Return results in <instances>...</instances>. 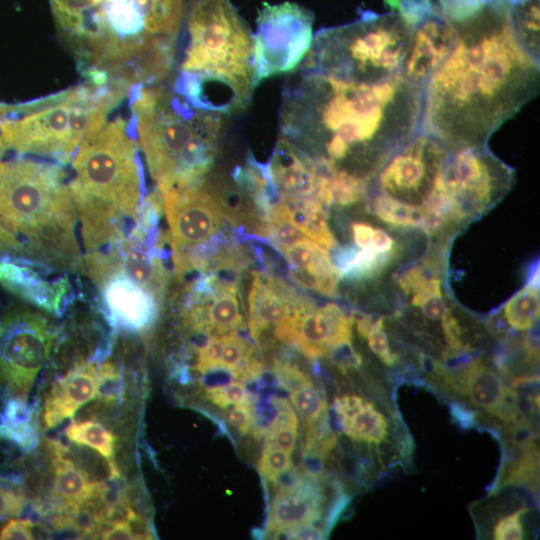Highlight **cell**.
<instances>
[{
    "mask_svg": "<svg viewBox=\"0 0 540 540\" xmlns=\"http://www.w3.org/2000/svg\"><path fill=\"white\" fill-rule=\"evenodd\" d=\"M454 25L455 45L423 87L420 127L450 150L484 145L540 80L539 58L520 43L505 2Z\"/></svg>",
    "mask_w": 540,
    "mask_h": 540,
    "instance_id": "1",
    "label": "cell"
},
{
    "mask_svg": "<svg viewBox=\"0 0 540 540\" xmlns=\"http://www.w3.org/2000/svg\"><path fill=\"white\" fill-rule=\"evenodd\" d=\"M299 68L284 91L280 126L287 141L319 147L317 162L339 169L357 156L382 168L419 133L423 88L403 75L362 81Z\"/></svg>",
    "mask_w": 540,
    "mask_h": 540,
    "instance_id": "2",
    "label": "cell"
},
{
    "mask_svg": "<svg viewBox=\"0 0 540 540\" xmlns=\"http://www.w3.org/2000/svg\"><path fill=\"white\" fill-rule=\"evenodd\" d=\"M61 34L86 73L149 86L173 65L184 0H50Z\"/></svg>",
    "mask_w": 540,
    "mask_h": 540,
    "instance_id": "3",
    "label": "cell"
},
{
    "mask_svg": "<svg viewBox=\"0 0 540 540\" xmlns=\"http://www.w3.org/2000/svg\"><path fill=\"white\" fill-rule=\"evenodd\" d=\"M187 44L175 91L193 106L225 116L255 88L253 34L230 0H184Z\"/></svg>",
    "mask_w": 540,
    "mask_h": 540,
    "instance_id": "4",
    "label": "cell"
},
{
    "mask_svg": "<svg viewBox=\"0 0 540 540\" xmlns=\"http://www.w3.org/2000/svg\"><path fill=\"white\" fill-rule=\"evenodd\" d=\"M69 183L87 253L107 249L135 227L144 180L137 144L118 117L87 137L72 162Z\"/></svg>",
    "mask_w": 540,
    "mask_h": 540,
    "instance_id": "5",
    "label": "cell"
},
{
    "mask_svg": "<svg viewBox=\"0 0 540 540\" xmlns=\"http://www.w3.org/2000/svg\"><path fill=\"white\" fill-rule=\"evenodd\" d=\"M136 90L131 109L139 146L160 193L202 179L213 163L225 115L197 108L163 87Z\"/></svg>",
    "mask_w": 540,
    "mask_h": 540,
    "instance_id": "6",
    "label": "cell"
},
{
    "mask_svg": "<svg viewBox=\"0 0 540 540\" xmlns=\"http://www.w3.org/2000/svg\"><path fill=\"white\" fill-rule=\"evenodd\" d=\"M77 220L69 183L59 166L28 159L0 163V223L26 240L28 253L44 264L77 268Z\"/></svg>",
    "mask_w": 540,
    "mask_h": 540,
    "instance_id": "7",
    "label": "cell"
},
{
    "mask_svg": "<svg viewBox=\"0 0 540 540\" xmlns=\"http://www.w3.org/2000/svg\"><path fill=\"white\" fill-rule=\"evenodd\" d=\"M129 91L113 83L88 80L65 93L36 103L31 112L0 125L4 147L49 156L67 163L80 144L106 124L109 112Z\"/></svg>",
    "mask_w": 540,
    "mask_h": 540,
    "instance_id": "8",
    "label": "cell"
},
{
    "mask_svg": "<svg viewBox=\"0 0 540 540\" xmlns=\"http://www.w3.org/2000/svg\"><path fill=\"white\" fill-rule=\"evenodd\" d=\"M412 31L413 27L398 13L365 11L351 23L317 32L299 66L362 81L399 76Z\"/></svg>",
    "mask_w": 540,
    "mask_h": 540,
    "instance_id": "9",
    "label": "cell"
},
{
    "mask_svg": "<svg viewBox=\"0 0 540 540\" xmlns=\"http://www.w3.org/2000/svg\"><path fill=\"white\" fill-rule=\"evenodd\" d=\"M253 35L254 86L266 78L293 71L304 60L313 40V15L303 6L263 3Z\"/></svg>",
    "mask_w": 540,
    "mask_h": 540,
    "instance_id": "10",
    "label": "cell"
},
{
    "mask_svg": "<svg viewBox=\"0 0 540 540\" xmlns=\"http://www.w3.org/2000/svg\"><path fill=\"white\" fill-rule=\"evenodd\" d=\"M162 196L174 265L179 272L190 271L196 256L212 244L223 225L222 199L202 179L171 188Z\"/></svg>",
    "mask_w": 540,
    "mask_h": 540,
    "instance_id": "11",
    "label": "cell"
},
{
    "mask_svg": "<svg viewBox=\"0 0 540 540\" xmlns=\"http://www.w3.org/2000/svg\"><path fill=\"white\" fill-rule=\"evenodd\" d=\"M53 340L50 325L39 314L13 311L0 322V373L14 397L27 398Z\"/></svg>",
    "mask_w": 540,
    "mask_h": 540,
    "instance_id": "12",
    "label": "cell"
},
{
    "mask_svg": "<svg viewBox=\"0 0 540 540\" xmlns=\"http://www.w3.org/2000/svg\"><path fill=\"white\" fill-rule=\"evenodd\" d=\"M512 171L484 145L450 150L440 173L439 186L467 212H480L512 182Z\"/></svg>",
    "mask_w": 540,
    "mask_h": 540,
    "instance_id": "13",
    "label": "cell"
},
{
    "mask_svg": "<svg viewBox=\"0 0 540 540\" xmlns=\"http://www.w3.org/2000/svg\"><path fill=\"white\" fill-rule=\"evenodd\" d=\"M450 149L434 136L419 132L381 168L378 186L393 197L413 198L432 191Z\"/></svg>",
    "mask_w": 540,
    "mask_h": 540,
    "instance_id": "14",
    "label": "cell"
},
{
    "mask_svg": "<svg viewBox=\"0 0 540 540\" xmlns=\"http://www.w3.org/2000/svg\"><path fill=\"white\" fill-rule=\"evenodd\" d=\"M352 320L334 303L315 307L303 299L274 329L282 342L299 348L306 356L318 358L351 343Z\"/></svg>",
    "mask_w": 540,
    "mask_h": 540,
    "instance_id": "15",
    "label": "cell"
},
{
    "mask_svg": "<svg viewBox=\"0 0 540 540\" xmlns=\"http://www.w3.org/2000/svg\"><path fill=\"white\" fill-rule=\"evenodd\" d=\"M450 390L462 395L473 406L484 410L506 426L521 418L517 411L516 392L483 360L474 359L452 373Z\"/></svg>",
    "mask_w": 540,
    "mask_h": 540,
    "instance_id": "16",
    "label": "cell"
},
{
    "mask_svg": "<svg viewBox=\"0 0 540 540\" xmlns=\"http://www.w3.org/2000/svg\"><path fill=\"white\" fill-rule=\"evenodd\" d=\"M402 75L424 87L432 73L453 49L457 30L439 11L415 24Z\"/></svg>",
    "mask_w": 540,
    "mask_h": 540,
    "instance_id": "17",
    "label": "cell"
},
{
    "mask_svg": "<svg viewBox=\"0 0 540 540\" xmlns=\"http://www.w3.org/2000/svg\"><path fill=\"white\" fill-rule=\"evenodd\" d=\"M325 494L315 476L299 477L281 487L273 498L268 519V530L288 533L317 522L323 513Z\"/></svg>",
    "mask_w": 540,
    "mask_h": 540,
    "instance_id": "18",
    "label": "cell"
},
{
    "mask_svg": "<svg viewBox=\"0 0 540 540\" xmlns=\"http://www.w3.org/2000/svg\"><path fill=\"white\" fill-rule=\"evenodd\" d=\"M100 287L109 317L117 327L139 332L156 318L157 299L132 279L114 275Z\"/></svg>",
    "mask_w": 540,
    "mask_h": 540,
    "instance_id": "19",
    "label": "cell"
},
{
    "mask_svg": "<svg viewBox=\"0 0 540 540\" xmlns=\"http://www.w3.org/2000/svg\"><path fill=\"white\" fill-rule=\"evenodd\" d=\"M304 298L298 297L281 279L254 272L248 292V325L252 338L276 326Z\"/></svg>",
    "mask_w": 540,
    "mask_h": 540,
    "instance_id": "20",
    "label": "cell"
},
{
    "mask_svg": "<svg viewBox=\"0 0 540 540\" xmlns=\"http://www.w3.org/2000/svg\"><path fill=\"white\" fill-rule=\"evenodd\" d=\"M97 368L93 362L80 363L55 381L46 395L43 423L53 428L96 396Z\"/></svg>",
    "mask_w": 540,
    "mask_h": 540,
    "instance_id": "21",
    "label": "cell"
},
{
    "mask_svg": "<svg viewBox=\"0 0 540 540\" xmlns=\"http://www.w3.org/2000/svg\"><path fill=\"white\" fill-rule=\"evenodd\" d=\"M0 283L50 313L60 314L68 301L70 287L67 279H47L34 269L13 261H0Z\"/></svg>",
    "mask_w": 540,
    "mask_h": 540,
    "instance_id": "22",
    "label": "cell"
},
{
    "mask_svg": "<svg viewBox=\"0 0 540 540\" xmlns=\"http://www.w3.org/2000/svg\"><path fill=\"white\" fill-rule=\"evenodd\" d=\"M277 248L291 265V277L297 284L327 296L336 294L340 275L324 247L307 237Z\"/></svg>",
    "mask_w": 540,
    "mask_h": 540,
    "instance_id": "23",
    "label": "cell"
},
{
    "mask_svg": "<svg viewBox=\"0 0 540 540\" xmlns=\"http://www.w3.org/2000/svg\"><path fill=\"white\" fill-rule=\"evenodd\" d=\"M333 409L342 431L354 441L379 444L388 435V422L375 406L358 395L334 400Z\"/></svg>",
    "mask_w": 540,
    "mask_h": 540,
    "instance_id": "24",
    "label": "cell"
},
{
    "mask_svg": "<svg viewBox=\"0 0 540 540\" xmlns=\"http://www.w3.org/2000/svg\"><path fill=\"white\" fill-rule=\"evenodd\" d=\"M53 469L51 493L67 507L90 498L97 481H92L70 458L65 446L58 441H47Z\"/></svg>",
    "mask_w": 540,
    "mask_h": 540,
    "instance_id": "25",
    "label": "cell"
},
{
    "mask_svg": "<svg viewBox=\"0 0 540 540\" xmlns=\"http://www.w3.org/2000/svg\"><path fill=\"white\" fill-rule=\"evenodd\" d=\"M539 271H535L528 284L504 306L506 324L517 331L530 329L539 318Z\"/></svg>",
    "mask_w": 540,
    "mask_h": 540,
    "instance_id": "26",
    "label": "cell"
},
{
    "mask_svg": "<svg viewBox=\"0 0 540 540\" xmlns=\"http://www.w3.org/2000/svg\"><path fill=\"white\" fill-rule=\"evenodd\" d=\"M65 455L70 458L92 481L105 482L120 478L119 470L109 457L97 450L81 444L65 447Z\"/></svg>",
    "mask_w": 540,
    "mask_h": 540,
    "instance_id": "27",
    "label": "cell"
},
{
    "mask_svg": "<svg viewBox=\"0 0 540 540\" xmlns=\"http://www.w3.org/2000/svg\"><path fill=\"white\" fill-rule=\"evenodd\" d=\"M373 212L383 221L402 227L421 226L423 208L400 200L391 195L380 193L372 203Z\"/></svg>",
    "mask_w": 540,
    "mask_h": 540,
    "instance_id": "28",
    "label": "cell"
},
{
    "mask_svg": "<svg viewBox=\"0 0 540 540\" xmlns=\"http://www.w3.org/2000/svg\"><path fill=\"white\" fill-rule=\"evenodd\" d=\"M273 404L277 414L270 424L266 443L292 454L298 437L297 416L286 400L274 399Z\"/></svg>",
    "mask_w": 540,
    "mask_h": 540,
    "instance_id": "29",
    "label": "cell"
},
{
    "mask_svg": "<svg viewBox=\"0 0 540 540\" xmlns=\"http://www.w3.org/2000/svg\"><path fill=\"white\" fill-rule=\"evenodd\" d=\"M65 434L70 441L91 447L106 457L114 455L116 438L98 422L86 420L71 423Z\"/></svg>",
    "mask_w": 540,
    "mask_h": 540,
    "instance_id": "30",
    "label": "cell"
},
{
    "mask_svg": "<svg viewBox=\"0 0 540 540\" xmlns=\"http://www.w3.org/2000/svg\"><path fill=\"white\" fill-rule=\"evenodd\" d=\"M392 252H378L373 248L356 250L351 259L338 270L340 277L363 279L375 276L392 260Z\"/></svg>",
    "mask_w": 540,
    "mask_h": 540,
    "instance_id": "31",
    "label": "cell"
},
{
    "mask_svg": "<svg viewBox=\"0 0 540 540\" xmlns=\"http://www.w3.org/2000/svg\"><path fill=\"white\" fill-rule=\"evenodd\" d=\"M305 428L304 455L320 460L327 457L337 443L336 435L329 424L328 413L305 425Z\"/></svg>",
    "mask_w": 540,
    "mask_h": 540,
    "instance_id": "32",
    "label": "cell"
},
{
    "mask_svg": "<svg viewBox=\"0 0 540 540\" xmlns=\"http://www.w3.org/2000/svg\"><path fill=\"white\" fill-rule=\"evenodd\" d=\"M334 202L348 206L362 199L368 184V177L352 174L343 169H330Z\"/></svg>",
    "mask_w": 540,
    "mask_h": 540,
    "instance_id": "33",
    "label": "cell"
},
{
    "mask_svg": "<svg viewBox=\"0 0 540 540\" xmlns=\"http://www.w3.org/2000/svg\"><path fill=\"white\" fill-rule=\"evenodd\" d=\"M294 408L302 417L305 425L327 413V402L313 383L306 384L289 392Z\"/></svg>",
    "mask_w": 540,
    "mask_h": 540,
    "instance_id": "34",
    "label": "cell"
},
{
    "mask_svg": "<svg viewBox=\"0 0 540 540\" xmlns=\"http://www.w3.org/2000/svg\"><path fill=\"white\" fill-rule=\"evenodd\" d=\"M124 377L112 363H103L97 373L96 396L106 406L121 403L124 399Z\"/></svg>",
    "mask_w": 540,
    "mask_h": 540,
    "instance_id": "35",
    "label": "cell"
},
{
    "mask_svg": "<svg viewBox=\"0 0 540 540\" xmlns=\"http://www.w3.org/2000/svg\"><path fill=\"white\" fill-rule=\"evenodd\" d=\"M292 466L290 453L266 443L259 462V471L265 479L277 482Z\"/></svg>",
    "mask_w": 540,
    "mask_h": 540,
    "instance_id": "36",
    "label": "cell"
},
{
    "mask_svg": "<svg viewBox=\"0 0 540 540\" xmlns=\"http://www.w3.org/2000/svg\"><path fill=\"white\" fill-rule=\"evenodd\" d=\"M206 398L220 408H228L234 405L253 404L251 395L244 384L232 382L222 386H214L206 389Z\"/></svg>",
    "mask_w": 540,
    "mask_h": 540,
    "instance_id": "37",
    "label": "cell"
},
{
    "mask_svg": "<svg viewBox=\"0 0 540 540\" xmlns=\"http://www.w3.org/2000/svg\"><path fill=\"white\" fill-rule=\"evenodd\" d=\"M442 15L452 24L459 23L488 5L506 0H437Z\"/></svg>",
    "mask_w": 540,
    "mask_h": 540,
    "instance_id": "38",
    "label": "cell"
},
{
    "mask_svg": "<svg viewBox=\"0 0 540 540\" xmlns=\"http://www.w3.org/2000/svg\"><path fill=\"white\" fill-rule=\"evenodd\" d=\"M392 12L401 15L411 26L439 11L434 0H384Z\"/></svg>",
    "mask_w": 540,
    "mask_h": 540,
    "instance_id": "39",
    "label": "cell"
},
{
    "mask_svg": "<svg viewBox=\"0 0 540 540\" xmlns=\"http://www.w3.org/2000/svg\"><path fill=\"white\" fill-rule=\"evenodd\" d=\"M0 439L10 440L25 451L35 449L39 443L37 420L13 427L0 426Z\"/></svg>",
    "mask_w": 540,
    "mask_h": 540,
    "instance_id": "40",
    "label": "cell"
},
{
    "mask_svg": "<svg viewBox=\"0 0 540 540\" xmlns=\"http://www.w3.org/2000/svg\"><path fill=\"white\" fill-rule=\"evenodd\" d=\"M527 512L526 507L502 517L493 528V538L496 540H521L524 538V528L521 522Z\"/></svg>",
    "mask_w": 540,
    "mask_h": 540,
    "instance_id": "41",
    "label": "cell"
},
{
    "mask_svg": "<svg viewBox=\"0 0 540 540\" xmlns=\"http://www.w3.org/2000/svg\"><path fill=\"white\" fill-rule=\"evenodd\" d=\"M222 345V336L212 335L208 341L198 349L195 366L198 372L207 373L219 369Z\"/></svg>",
    "mask_w": 540,
    "mask_h": 540,
    "instance_id": "42",
    "label": "cell"
},
{
    "mask_svg": "<svg viewBox=\"0 0 540 540\" xmlns=\"http://www.w3.org/2000/svg\"><path fill=\"white\" fill-rule=\"evenodd\" d=\"M274 372L280 384L289 392L312 383V380L306 374L289 363H277L274 366Z\"/></svg>",
    "mask_w": 540,
    "mask_h": 540,
    "instance_id": "43",
    "label": "cell"
},
{
    "mask_svg": "<svg viewBox=\"0 0 540 540\" xmlns=\"http://www.w3.org/2000/svg\"><path fill=\"white\" fill-rule=\"evenodd\" d=\"M254 405H234L226 412L227 422L241 434H247L254 428Z\"/></svg>",
    "mask_w": 540,
    "mask_h": 540,
    "instance_id": "44",
    "label": "cell"
},
{
    "mask_svg": "<svg viewBox=\"0 0 540 540\" xmlns=\"http://www.w3.org/2000/svg\"><path fill=\"white\" fill-rule=\"evenodd\" d=\"M378 328L368 337V345L371 351L387 366H393L397 362V355L392 351L387 334Z\"/></svg>",
    "mask_w": 540,
    "mask_h": 540,
    "instance_id": "45",
    "label": "cell"
},
{
    "mask_svg": "<svg viewBox=\"0 0 540 540\" xmlns=\"http://www.w3.org/2000/svg\"><path fill=\"white\" fill-rule=\"evenodd\" d=\"M34 523L30 519H12L0 531L2 540H31L34 539Z\"/></svg>",
    "mask_w": 540,
    "mask_h": 540,
    "instance_id": "46",
    "label": "cell"
},
{
    "mask_svg": "<svg viewBox=\"0 0 540 540\" xmlns=\"http://www.w3.org/2000/svg\"><path fill=\"white\" fill-rule=\"evenodd\" d=\"M24 507V496L19 491L0 488V518L19 516Z\"/></svg>",
    "mask_w": 540,
    "mask_h": 540,
    "instance_id": "47",
    "label": "cell"
},
{
    "mask_svg": "<svg viewBox=\"0 0 540 540\" xmlns=\"http://www.w3.org/2000/svg\"><path fill=\"white\" fill-rule=\"evenodd\" d=\"M510 387L518 393L539 395V376L536 374L514 376L510 379Z\"/></svg>",
    "mask_w": 540,
    "mask_h": 540,
    "instance_id": "48",
    "label": "cell"
},
{
    "mask_svg": "<svg viewBox=\"0 0 540 540\" xmlns=\"http://www.w3.org/2000/svg\"><path fill=\"white\" fill-rule=\"evenodd\" d=\"M101 539L108 540H128L135 539L134 532L129 524L126 521H119L103 527L100 532Z\"/></svg>",
    "mask_w": 540,
    "mask_h": 540,
    "instance_id": "49",
    "label": "cell"
},
{
    "mask_svg": "<svg viewBox=\"0 0 540 540\" xmlns=\"http://www.w3.org/2000/svg\"><path fill=\"white\" fill-rule=\"evenodd\" d=\"M352 228L356 245L361 249L371 248L374 228L363 223H355Z\"/></svg>",
    "mask_w": 540,
    "mask_h": 540,
    "instance_id": "50",
    "label": "cell"
},
{
    "mask_svg": "<svg viewBox=\"0 0 540 540\" xmlns=\"http://www.w3.org/2000/svg\"><path fill=\"white\" fill-rule=\"evenodd\" d=\"M450 407L451 414L457 424L465 429L475 425L476 416L471 410L464 408L458 403H453Z\"/></svg>",
    "mask_w": 540,
    "mask_h": 540,
    "instance_id": "51",
    "label": "cell"
},
{
    "mask_svg": "<svg viewBox=\"0 0 540 540\" xmlns=\"http://www.w3.org/2000/svg\"><path fill=\"white\" fill-rule=\"evenodd\" d=\"M288 539L317 540L325 539L326 534L313 524L299 527L287 533Z\"/></svg>",
    "mask_w": 540,
    "mask_h": 540,
    "instance_id": "52",
    "label": "cell"
},
{
    "mask_svg": "<svg viewBox=\"0 0 540 540\" xmlns=\"http://www.w3.org/2000/svg\"><path fill=\"white\" fill-rule=\"evenodd\" d=\"M383 328L382 318H373L370 315H362L357 319V332L362 338H366L376 329Z\"/></svg>",
    "mask_w": 540,
    "mask_h": 540,
    "instance_id": "53",
    "label": "cell"
},
{
    "mask_svg": "<svg viewBox=\"0 0 540 540\" xmlns=\"http://www.w3.org/2000/svg\"><path fill=\"white\" fill-rule=\"evenodd\" d=\"M21 241L0 223V251H25Z\"/></svg>",
    "mask_w": 540,
    "mask_h": 540,
    "instance_id": "54",
    "label": "cell"
},
{
    "mask_svg": "<svg viewBox=\"0 0 540 540\" xmlns=\"http://www.w3.org/2000/svg\"><path fill=\"white\" fill-rule=\"evenodd\" d=\"M393 245L392 238L385 231L374 228L371 248L378 252H391Z\"/></svg>",
    "mask_w": 540,
    "mask_h": 540,
    "instance_id": "55",
    "label": "cell"
},
{
    "mask_svg": "<svg viewBox=\"0 0 540 540\" xmlns=\"http://www.w3.org/2000/svg\"><path fill=\"white\" fill-rule=\"evenodd\" d=\"M6 109L4 106L0 105V116L5 113Z\"/></svg>",
    "mask_w": 540,
    "mask_h": 540,
    "instance_id": "56",
    "label": "cell"
},
{
    "mask_svg": "<svg viewBox=\"0 0 540 540\" xmlns=\"http://www.w3.org/2000/svg\"><path fill=\"white\" fill-rule=\"evenodd\" d=\"M3 148H5V147H4V145H3L2 141H1V138H0V156H1Z\"/></svg>",
    "mask_w": 540,
    "mask_h": 540,
    "instance_id": "57",
    "label": "cell"
}]
</instances>
